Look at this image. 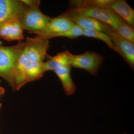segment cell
<instances>
[{
    "mask_svg": "<svg viewBox=\"0 0 134 134\" xmlns=\"http://www.w3.org/2000/svg\"><path fill=\"white\" fill-rule=\"evenodd\" d=\"M25 45V42L22 41L11 46L0 44V77L6 80L11 87L15 66Z\"/></svg>",
    "mask_w": 134,
    "mask_h": 134,
    "instance_id": "6da1fadb",
    "label": "cell"
},
{
    "mask_svg": "<svg viewBox=\"0 0 134 134\" xmlns=\"http://www.w3.org/2000/svg\"><path fill=\"white\" fill-rule=\"evenodd\" d=\"M40 1L35 4L27 6L19 21L24 30L30 34H34L43 30L51 18L44 14L39 8Z\"/></svg>",
    "mask_w": 134,
    "mask_h": 134,
    "instance_id": "7a4b0ae2",
    "label": "cell"
},
{
    "mask_svg": "<svg viewBox=\"0 0 134 134\" xmlns=\"http://www.w3.org/2000/svg\"><path fill=\"white\" fill-rule=\"evenodd\" d=\"M69 10L97 19L110 26L114 30L124 21L115 13L107 8L86 7L78 8H70Z\"/></svg>",
    "mask_w": 134,
    "mask_h": 134,
    "instance_id": "3957f363",
    "label": "cell"
},
{
    "mask_svg": "<svg viewBox=\"0 0 134 134\" xmlns=\"http://www.w3.org/2000/svg\"><path fill=\"white\" fill-rule=\"evenodd\" d=\"M104 58L98 53L87 51L79 55H74L71 67L86 70L93 76L97 75Z\"/></svg>",
    "mask_w": 134,
    "mask_h": 134,
    "instance_id": "277c9868",
    "label": "cell"
},
{
    "mask_svg": "<svg viewBox=\"0 0 134 134\" xmlns=\"http://www.w3.org/2000/svg\"><path fill=\"white\" fill-rule=\"evenodd\" d=\"M74 24L64 13L57 17L51 18L43 30L34 34L37 37L48 40L68 30Z\"/></svg>",
    "mask_w": 134,
    "mask_h": 134,
    "instance_id": "5b68a950",
    "label": "cell"
},
{
    "mask_svg": "<svg viewBox=\"0 0 134 134\" xmlns=\"http://www.w3.org/2000/svg\"><path fill=\"white\" fill-rule=\"evenodd\" d=\"M27 8L23 0H0V26L20 19Z\"/></svg>",
    "mask_w": 134,
    "mask_h": 134,
    "instance_id": "8992f818",
    "label": "cell"
},
{
    "mask_svg": "<svg viewBox=\"0 0 134 134\" xmlns=\"http://www.w3.org/2000/svg\"><path fill=\"white\" fill-rule=\"evenodd\" d=\"M49 47L50 45L48 40L43 39L36 37L26 38L25 48L30 61L44 62V60L47 55V52Z\"/></svg>",
    "mask_w": 134,
    "mask_h": 134,
    "instance_id": "52a82bcc",
    "label": "cell"
},
{
    "mask_svg": "<svg viewBox=\"0 0 134 134\" xmlns=\"http://www.w3.org/2000/svg\"><path fill=\"white\" fill-rule=\"evenodd\" d=\"M107 34L110 36L117 48V53L123 58L133 70L134 68V44L119 36L111 27L108 28Z\"/></svg>",
    "mask_w": 134,
    "mask_h": 134,
    "instance_id": "ba28073f",
    "label": "cell"
},
{
    "mask_svg": "<svg viewBox=\"0 0 134 134\" xmlns=\"http://www.w3.org/2000/svg\"><path fill=\"white\" fill-rule=\"evenodd\" d=\"M65 14L75 24L83 29L97 30L106 33L110 26L97 19L68 10Z\"/></svg>",
    "mask_w": 134,
    "mask_h": 134,
    "instance_id": "9c48e42d",
    "label": "cell"
},
{
    "mask_svg": "<svg viewBox=\"0 0 134 134\" xmlns=\"http://www.w3.org/2000/svg\"><path fill=\"white\" fill-rule=\"evenodd\" d=\"M19 19H14L5 23L0 26V38L6 41L17 40L21 42L24 38V30Z\"/></svg>",
    "mask_w": 134,
    "mask_h": 134,
    "instance_id": "30bf717a",
    "label": "cell"
},
{
    "mask_svg": "<svg viewBox=\"0 0 134 134\" xmlns=\"http://www.w3.org/2000/svg\"><path fill=\"white\" fill-rule=\"evenodd\" d=\"M133 28L134 10L125 0H113L108 8Z\"/></svg>",
    "mask_w": 134,
    "mask_h": 134,
    "instance_id": "8fae6325",
    "label": "cell"
},
{
    "mask_svg": "<svg viewBox=\"0 0 134 134\" xmlns=\"http://www.w3.org/2000/svg\"><path fill=\"white\" fill-rule=\"evenodd\" d=\"M73 54L69 51L66 50L64 52L58 53L53 57L50 56L48 60L44 62V67L45 72L54 71L62 67L70 65L73 58Z\"/></svg>",
    "mask_w": 134,
    "mask_h": 134,
    "instance_id": "7c38bea8",
    "label": "cell"
},
{
    "mask_svg": "<svg viewBox=\"0 0 134 134\" xmlns=\"http://www.w3.org/2000/svg\"><path fill=\"white\" fill-rule=\"evenodd\" d=\"M71 65H68L54 71L62 83L63 90L67 96L75 93L76 86L71 77Z\"/></svg>",
    "mask_w": 134,
    "mask_h": 134,
    "instance_id": "4fadbf2b",
    "label": "cell"
},
{
    "mask_svg": "<svg viewBox=\"0 0 134 134\" xmlns=\"http://www.w3.org/2000/svg\"><path fill=\"white\" fill-rule=\"evenodd\" d=\"M44 62L31 61L29 60L25 69L24 77L26 84L40 79L45 73Z\"/></svg>",
    "mask_w": 134,
    "mask_h": 134,
    "instance_id": "5bb4252c",
    "label": "cell"
},
{
    "mask_svg": "<svg viewBox=\"0 0 134 134\" xmlns=\"http://www.w3.org/2000/svg\"><path fill=\"white\" fill-rule=\"evenodd\" d=\"M113 0H86L70 1L72 7L78 8L86 7H92L108 8Z\"/></svg>",
    "mask_w": 134,
    "mask_h": 134,
    "instance_id": "9a60e30c",
    "label": "cell"
},
{
    "mask_svg": "<svg viewBox=\"0 0 134 134\" xmlns=\"http://www.w3.org/2000/svg\"><path fill=\"white\" fill-rule=\"evenodd\" d=\"M83 36L100 40L105 43L110 48L117 53V48L113 43L110 36L103 32L97 30L83 29Z\"/></svg>",
    "mask_w": 134,
    "mask_h": 134,
    "instance_id": "2e32d148",
    "label": "cell"
},
{
    "mask_svg": "<svg viewBox=\"0 0 134 134\" xmlns=\"http://www.w3.org/2000/svg\"><path fill=\"white\" fill-rule=\"evenodd\" d=\"M120 36L134 44V30L127 24L123 21L115 30Z\"/></svg>",
    "mask_w": 134,
    "mask_h": 134,
    "instance_id": "e0dca14e",
    "label": "cell"
},
{
    "mask_svg": "<svg viewBox=\"0 0 134 134\" xmlns=\"http://www.w3.org/2000/svg\"><path fill=\"white\" fill-rule=\"evenodd\" d=\"M83 29L80 26L74 24L68 30L58 35L57 37H63L74 39L83 36Z\"/></svg>",
    "mask_w": 134,
    "mask_h": 134,
    "instance_id": "ac0fdd59",
    "label": "cell"
},
{
    "mask_svg": "<svg viewBox=\"0 0 134 134\" xmlns=\"http://www.w3.org/2000/svg\"><path fill=\"white\" fill-rule=\"evenodd\" d=\"M5 89L2 87L0 86V96L3 95L5 93Z\"/></svg>",
    "mask_w": 134,
    "mask_h": 134,
    "instance_id": "d6986e66",
    "label": "cell"
},
{
    "mask_svg": "<svg viewBox=\"0 0 134 134\" xmlns=\"http://www.w3.org/2000/svg\"><path fill=\"white\" fill-rule=\"evenodd\" d=\"M2 107V104L1 103H0V110H1V108Z\"/></svg>",
    "mask_w": 134,
    "mask_h": 134,
    "instance_id": "ffe728a7",
    "label": "cell"
},
{
    "mask_svg": "<svg viewBox=\"0 0 134 134\" xmlns=\"http://www.w3.org/2000/svg\"></svg>",
    "mask_w": 134,
    "mask_h": 134,
    "instance_id": "44dd1931",
    "label": "cell"
}]
</instances>
